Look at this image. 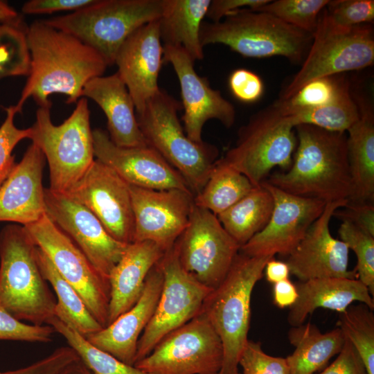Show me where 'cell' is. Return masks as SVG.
<instances>
[{"label":"cell","mask_w":374,"mask_h":374,"mask_svg":"<svg viewBox=\"0 0 374 374\" xmlns=\"http://www.w3.org/2000/svg\"><path fill=\"white\" fill-rule=\"evenodd\" d=\"M359 116L346 131L347 153L353 183L348 202L374 203V111L371 103L354 93Z\"/></svg>","instance_id":"obj_28"},{"label":"cell","mask_w":374,"mask_h":374,"mask_svg":"<svg viewBox=\"0 0 374 374\" xmlns=\"http://www.w3.org/2000/svg\"><path fill=\"white\" fill-rule=\"evenodd\" d=\"M37 246L24 226L0 232V306L17 319L43 326L55 317L56 300L40 271Z\"/></svg>","instance_id":"obj_3"},{"label":"cell","mask_w":374,"mask_h":374,"mask_svg":"<svg viewBox=\"0 0 374 374\" xmlns=\"http://www.w3.org/2000/svg\"><path fill=\"white\" fill-rule=\"evenodd\" d=\"M95 1L96 0H30L24 3L21 11L27 15L51 14L69 10L75 12Z\"/></svg>","instance_id":"obj_49"},{"label":"cell","mask_w":374,"mask_h":374,"mask_svg":"<svg viewBox=\"0 0 374 374\" xmlns=\"http://www.w3.org/2000/svg\"><path fill=\"white\" fill-rule=\"evenodd\" d=\"M266 278L271 283H276L289 278L290 274V268L285 262L270 258L266 263Z\"/></svg>","instance_id":"obj_52"},{"label":"cell","mask_w":374,"mask_h":374,"mask_svg":"<svg viewBox=\"0 0 374 374\" xmlns=\"http://www.w3.org/2000/svg\"><path fill=\"white\" fill-rule=\"evenodd\" d=\"M79 361L70 346L56 348L47 357L21 368L0 372V374H65Z\"/></svg>","instance_id":"obj_45"},{"label":"cell","mask_w":374,"mask_h":374,"mask_svg":"<svg viewBox=\"0 0 374 374\" xmlns=\"http://www.w3.org/2000/svg\"><path fill=\"white\" fill-rule=\"evenodd\" d=\"M347 200L326 203L321 215L313 222L296 247L287 256L290 273L305 281L321 278H355L348 270L349 249L330 233V222L335 211Z\"/></svg>","instance_id":"obj_20"},{"label":"cell","mask_w":374,"mask_h":374,"mask_svg":"<svg viewBox=\"0 0 374 374\" xmlns=\"http://www.w3.org/2000/svg\"><path fill=\"white\" fill-rule=\"evenodd\" d=\"M164 253L163 249L150 241L132 242L127 244L109 276L107 325L137 302L148 274Z\"/></svg>","instance_id":"obj_26"},{"label":"cell","mask_w":374,"mask_h":374,"mask_svg":"<svg viewBox=\"0 0 374 374\" xmlns=\"http://www.w3.org/2000/svg\"><path fill=\"white\" fill-rule=\"evenodd\" d=\"M222 362L221 339L201 312L134 366L146 374H217Z\"/></svg>","instance_id":"obj_11"},{"label":"cell","mask_w":374,"mask_h":374,"mask_svg":"<svg viewBox=\"0 0 374 374\" xmlns=\"http://www.w3.org/2000/svg\"><path fill=\"white\" fill-rule=\"evenodd\" d=\"M273 206L271 194L261 184L217 217L241 247L266 226Z\"/></svg>","instance_id":"obj_32"},{"label":"cell","mask_w":374,"mask_h":374,"mask_svg":"<svg viewBox=\"0 0 374 374\" xmlns=\"http://www.w3.org/2000/svg\"><path fill=\"white\" fill-rule=\"evenodd\" d=\"M290 168L270 174L268 184L292 195L326 203L348 200L353 183L346 132L301 124Z\"/></svg>","instance_id":"obj_2"},{"label":"cell","mask_w":374,"mask_h":374,"mask_svg":"<svg viewBox=\"0 0 374 374\" xmlns=\"http://www.w3.org/2000/svg\"><path fill=\"white\" fill-rule=\"evenodd\" d=\"M51 105L39 107L29 139L44 155L50 172V187L65 193L87 172L94 159L93 134L87 100L80 98L62 124L51 118Z\"/></svg>","instance_id":"obj_8"},{"label":"cell","mask_w":374,"mask_h":374,"mask_svg":"<svg viewBox=\"0 0 374 374\" xmlns=\"http://www.w3.org/2000/svg\"><path fill=\"white\" fill-rule=\"evenodd\" d=\"M211 0H163L159 19L163 45L184 48L194 60L204 58L200 28Z\"/></svg>","instance_id":"obj_29"},{"label":"cell","mask_w":374,"mask_h":374,"mask_svg":"<svg viewBox=\"0 0 374 374\" xmlns=\"http://www.w3.org/2000/svg\"><path fill=\"white\" fill-rule=\"evenodd\" d=\"M333 215L374 236V203L347 202L344 206L337 209Z\"/></svg>","instance_id":"obj_48"},{"label":"cell","mask_w":374,"mask_h":374,"mask_svg":"<svg viewBox=\"0 0 374 374\" xmlns=\"http://www.w3.org/2000/svg\"><path fill=\"white\" fill-rule=\"evenodd\" d=\"M285 115L290 117L294 127L305 124L332 132H346L359 118V111L350 82L345 79L336 97L329 103Z\"/></svg>","instance_id":"obj_34"},{"label":"cell","mask_w":374,"mask_h":374,"mask_svg":"<svg viewBox=\"0 0 374 374\" xmlns=\"http://www.w3.org/2000/svg\"><path fill=\"white\" fill-rule=\"evenodd\" d=\"M200 42L204 47L220 44L251 58L282 56L301 62L309 50L312 35L267 12L238 10L218 22L203 21Z\"/></svg>","instance_id":"obj_6"},{"label":"cell","mask_w":374,"mask_h":374,"mask_svg":"<svg viewBox=\"0 0 374 374\" xmlns=\"http://www.w3.org/2000/svg\"><path fill=\"white\" fill-rule=\"evenodd\" d=\"M30 62L26 28L21 20L0 24V80L28 75Z\"/></svg>","instance_id":"obj_37"},{"label":"cell","mask_w":374,"mask_h":374,"mask_svg":"<svg viewBox=\"0 0 374 374\" xmlns=\"http://www.w3.org/2000/svg\"><path fill=\"white\" fill-rule=\"evenodd\" d=\"M45 161L41 150L31 143L0 187V222L25 226L46 214L42 184Z\"/></svg>","instance_id":"obj_23"},{"label":"cell","mask_w":374,"mask_h":374,"mask_svg":"<svg viewBox=\"0 0 374 374\" xmlns=\"http://www.w3.org/2000/svg\"><path fill=\"white\" fill-rule=\"evenodd\" d=\"M65 374H93L80 360Z\"/></svg>","instance_id":"obj_54"},{"label":"cell","mask_w":374,"mask_h":374,"mask_svg":"<svg viewBox=\"0 0 374 374\" xmlns=\"http://www.w3.org/2000/svg\"><path fill=\"white\" fill-rule=\"evenodd\" d=\"M253 187L246 176L218 159L203 188L195 195L194 204L217 216L247 195Z\"/></svg>","instance_id":"obj_33"},{"label":"cell","mask_w":374,"mask_h":374,"mask_svg":"<svg viewBox=\"0 0 374 374\" xmlns=\"http://www.w3.org/2000/svg\"><path fill=\"white\" fill-rule=\"evenodd\" d=\"M338 328L361 357L368 374H374V313L364 303L351 304L339 313Z\"/></svg>","instance_id":"obj_36"},{"label":"cell","mask_w":374,"mask_h":374,"mask_svg":"<svg viewBox=\"0 0 374 374\" xmlns=\"http://www.w3.org/2000/svg\"><path fill=\"white\" fill-rule=\"evenodd\" d=\"M30 69L17 113L33 98L39 107L52 105L53 93L67 96L66 103H76L85 84L103 75L108 64L93 48L75 37L35 21L26 28Z\"/></svg>","instance_id":"obj_1"},{"label":"cell","mask_w":374,"mask_h":374,"mask_svg":"<svg viewBox=\"0 0 374 374\" xmlns=\"http://www.w3.org/2000/svg\"><path fill=\"white\" fill-rule=\"evenodd\" d=\"M82 97L92 99L103 111L108 135L115 145L123 148L148 145L137 122L132 98L117 72L89 80Z\"/></svg>","instance_id":"obj_25"},{"label":"cell","mask_w":374,"mask_h":374,"mask_svg":"<svg viewBox=\"0 0 374 374\" xmlns=\"http://www.w3.org/2000/svg\"><path fill=\"white\" fill-rule=\"evenodd\" d=\"M339 238L357 257L354 271L374 295V236L353 224L342 221L338 229Z\"/></svg>","instance_id":"obj_40"},{"label":"cell","mask_w":374,"mask_h":374,"mask_svg":"<svg viewBox=\"0 0 374 374\" xmlns=\"http://www.w3.org/2000/svg\"><path fill=\"white\" fill-rule=\"evenodd\" d=\"M233 374H240V373H239L238 371V372H236V373H235Z\"/></svg>","instance_id":"obj_55"},{"label":"cell","mask_w":374,"mask_h":374,"mask_svg":"<svg viewBox=\"0 0 374 374\" xmlns=\"http://www.w3.org/2000/svg\"><path fill=\"white\" fill-rule=\"evenodd\" d=\"M288 339L295 347L286 358L291 374H313L338 354L344 343L338 327L323 333L310 322L292 327Z\"/></svg>","instance_id":"obj_30"},{"label":"cell","mask_w":374,"mask_h":374,"mask_svg":"<svg viewBox=\"0 0 374 374\" xmlns=\"http://www.w3.org/2000/svg\"><path fill=\"white\" fill-rule=\"evenodd\" d=\"M217 374H221L220 373H218Z\"/></svg>","instance_id":"obj_56"},{"label":"cell","mask_w":374,"mask_h":374,"mask_svg":"<svg viewBox=\"0 0 374 374\" xmlns=\"http://www.w3.org/2000/svg\"><path fill=\"white\" fill-rule=\"evenodd\" d=\"M181 108L178 100L159 89L136 112V119L146 143L180 173L196 195L206 183L219 151L214 145L193 141L186 135L178 117Z\"/></svg>","instance_id":"obj_4"},{"label":"cell","mask_w":374,"mask_h":374,"mask_svg":"<svg viewBox=\"0 0 374 374\" xmlns=\"http://www.w3.org/2000/svg\"><path fill=\"white\" fill-rule=\"evenodd\" d=\"M325 10L334 23L342 26L373 24L374 21L373 0L329 1Z\"/></svg>","instance_id":"obj_42"},{"label":"cell","mask_w":374,"mask_h":374,"mask_svg":"<svg viewBox=\"0 0 374 374\" xmlns=\"http://www.w3.org/2000/svg\"><path fill=\"white\" fill-rule=\"evenodd\" d=\"M159 19L132 33L118 49L114 64L135 105L141 111L159 90L158 78L163 63Z\"/></svg>","instance_id":"obj_22"},{"label":"cell","mask_w":374,"mask_h":374,"mask_svg":"<svg viewBox=\"0 0 374 374\" xmlns=\"http://www.w3.org/2000/svg\"><path fill=\"white\" fill-rule=\"evenodd\" d=\"M174 247L181 267L211 290L224 280L240 249L216 215L195 205Z\"/></svg>","instance_id":"obj_14"},{"label":"cell","mask_w":374,"mask_h":374,"mask_svg":"<svg viewBox=\"0 0 374 374\" xmlns=\"http://www.w3.org/2000/svg\"><path fill=\"white\" fill-rule=\"evenodd\" d=\"M271 258L251 257L239 252L224 280L204 301L201 312L223 346L221 374L238 372L241 353L249 339L252 291Z\"/></svg>","instance_id":"obj_5"},{"label":"cell","mask_w":374,"mask_h":374,"mask_svg":"<svg viewBox=\"0 0 374 374\" xmlns=\"http://www.w3.org/2000/svg\"><path fill=\"white\" fill-rule=\"evenodd\" d=\"M319 374H368L358 352L344 336V343L336 359Z\"/></svg>","instance_id":"obj_47"},{"label":"cell","mask_w":374,"mask_h":374,"mask_svg":"<svg viewBox=\"0 0 374 374\" xmlns=\"http://www.w3.org/2000/svg\"><path fill=\"white\" fill-rule=\"evenodd\" d=\"M36 256L43 277L57 296L55 317L84 337L100 330L103 326L91 314L78 292L58 273L37 247Z\"/></svg>","instance_id":"obj_31"},{"label":"cell","mask_w":374,"mask_h":374,"mask_svg":"<svg viewBox=\"0 0 374 374\" xmlns=\"http://www.w3.org/2000/svg\"><path fill=\"white\" fill-rule=\"evenodd\" d=\"M159 265L163 276L162 288L152 317L139 339L135 363L149 355L167 335L199 314L213 290L181 267L174 245Z\"/></svg>","instance_id":"obj_13"},{"label":"cell","mask_w":374,"mask_h":374,"mask_svg":"<svg viewBox=\"0 0 374 374\" xmlns=\"http://www.w3.org/2000/svg\"><path fill=\"white\" fill-rule=\"evenodd\" d=\"M46 214L80 249L105 279L128 244L114 239L85 206L66 194L44 188Z\"/></svg>","instance_id":"obj_17"},{"label":"cell","mask_w":374,"mask_h":374,"mask_svg":"<svg viewBox=\"0 0 374 374\" xmlns=\"http://www.w3.org/2000/svg\"><path fill=\"white\" fill-rule=\"evenodd\" d=\"M274 201L266 226L240 249L251 257L287 256L296 247L313 222L322 213L326 202L290 194L267 181L262 183Z\"/></svg>","instance_id":"obj_16"},{"label":"cell","mask_w":374,"mask_h":374,"mask_svg":"<svg viewBox=\"0 0 374 374\" xmlns=\"http://www.w3.org/2000/svg\"><path fill=\"white\" fill-rule=\"evenodd\" d=\"M229 87L233 96L244 103L258 101L264 92V84L260 77L244 68L236 69L231 72Z\"/></svg>","instance_id":"obj_46"},{"label":"cell","mask_w":374,"mask_h":374,"mask_svg":"<svg viewBox=\"0 0 374 374\" xmlns=\"http://www.w3.org/2000/svg\"><path fill=\"white\" fill-rule=\"evenodd\" d=\"M55 330L49 325H29L17 319L0 306V340L48 343Z\"/></svg>","instance_id":"obj_44"},{"label":"cell","mask_w":374,"mask_h":374,"mask_svg":"<svg viewBox=\"0 0 374 374\" xmlns=\"http://www.w3.org/2000/svg\"><path fill=\"white\" fill-rule=\"evenodd\" d=\"M134 214L133 242L150 241L165 252L186 228L194 194L181 189L152 190L130 185Z\"/></svg>","instance_id":"obj_18"},{"label":"cell","mask_w":374,"mask_h":374,"mask_svg":"<svg viewBox=\"0 0 374 374\" xmlns=\"http://www.w3.org/2000/svg\"><path fill=\"white\" fill-rule=\"evenodd\" d=\"M295 285L298 299L287 314L292 327L304 323L308 316L319 308L341 313L354 302H358L374 310L373 296L368 287L356 278H313L299 281Z\"/></svg>","instance_id":"obj_27"},{"label":"cell","mask_w":374,"mask_h":374,"mask_svg":"<svg viewBox=\"0 0 374 374\" xmlns=\"http://www.w3.org/2000/svg\"><path fill=\"white\" fill-rule=\"evenodd\" d=\"M238 365L242 374H291L286 358L266 354L260 342L248 339L241 353Z\"/></svg>","instance_id":"obj_43"},{"label":"cell","mask_w":374,"mask_h":374,"mask_svg":"<svg viewBox=\"0 0 374 374\" xmlns=\"http://www.w3.org/2000/svg\"><path fill=\"white\" fill-rule=\"evenodd\" d=\"M274 302L280 308H290L298 299V292L294 283L289 278L276 283L273 288Z\"/></svg>","instance_id":"obj_51"},{"label":"cell","mask_w":374,"mask_h":374,"mask_svg":"<svg viewBox=\"0 0 374 374\" xmlns=\"http://www.w3.org/2000/svg\"><path fill=\"white\" fill-rule=\"evenodd\" d=\"M339 74L314 80L287 99H278L274 103L284 114L323 106L337 96L346 78Z\"/></svg>","instance_id":"obj_39"},{"label":"cell","mask_w":374,"mask_h":374,"mask_svg":"<svg viewBox=\"0 0 374 374\" xmlns=\"http://www.w3.org/2000/svg\"><path fill=\"white\" fill-rule=\"evenodd\" d=\"M17 12L6 2L0 1V24L13 23L20 21Z\"/></svg>","instance_id":"obj_53"},{"label":"cell","mask_w":374,"mask_h":374,"mask_svg":"<svg viewBox=\"0 0 374 374\" xmlns=\"http://www.w3.org/2000/svg\"><path fill=\"white\" fill-rule=\"evenodd\" d=\"M269 0H213L211 1L206 17L211 22H218L229 15L242 10H254Z\"/></svg>","instance_id":"obj_50"},{"label":"cell","mask_w":374,"mask_h":374,"mask_svg":"<svg viewBox=\"0 0 374 374\" xmlns=\"http://www.w3.org/2000/svg\"><path fill=\"white\" fill-rule=\"evenodd\" d=\"M328 3V0H269L254 11L270 14L313 35L319 15Z\"/></svg>","instance_id":"obj_38"},{"label":"cell","mask_w":374,"mask_h":374,"mask_svg":"<svg viewBox=\"0 0 374 374\" xmlns=\"http://www.w3.org/2000/svg\"><path fill=\"white\" fill-rule=\"evenodd\" d=\"M163 62L170 63L179 80L184 131L193 141L202 142L203 127L208 120L216 119L226 127L233 125L235 110L233 104L208 80L195 70V61L179 46L163 45Z\"/></svg>","instance_id":"obj_19"},{"label":"cell","mask_w":374,"mask_h":374,"mask_svg":"<svg viewBox=\"0 0 374 374\" xmlns=\"http://www.w3.org/2000/svg\"><path fill=\"white\" fill-rule=\"evenodd\" d=\"M24 228L58 273L78 292L98 323L103 328L107 326L109 280L99 274L80 249L46 214Z\"/></svg>","instance_id":"obj_12"},{"label":"cell","mask_w":374,"mask_h":374,"mask_svg":"<svg viewBox=\"0 0 374 374\" xmlns=\"http://www.w3.org/2000/svg\"><path fill=\"white\" fill-rule=\"evenodd\" d=\"M373 62V24L342 26L334 23L324 8L305 59L279 99L289 98L314 80L361 70Z\"/></svg>","instance_id":"obj_9"},{"label":"cell","mask_w":374,"mask_h":374,"mask_svg":"<svg viewBox=\"0 0 374 374\" xmlns=\"http://www.w3.org/2000/svg\"><path fill=\"white\" fill-rule=\"evenodd\" d=\"M47 325L52 326L66 340L69 346L93 374H146L136 366L128 365L96 347L55 317L51 318Z\"/></svg>","instance_id":"obj_35"},{"label":"cell","mask_w":374,"mask_h":374,"mask_svg":"<svg viewBox=\"0 0 374 374\" xmlns=\"http://www.w3.org/2000/svg\"><path fill=\"white\" fill-rule=\"evenodd\" d=\"M296 145L290 117L274 103L253 114L240 127L235 145L221 159L257 186L274 168L284 171L290 168Z\"/></svg>","instance_id":"obj_10"},{"label":"cell","mask_w":374,"mask_h":374,"mask_svg":"<svg viewBox=\"0 0 374 374\" xmlns=\"http://www.w3.org/2000/svg\"><path fill=\"white\" fill-rule=\"evenodd\" d=\"M94 157L130 185L152 190L181 189L192 192L185 179L153 148L115 145L101 129L92 131Z\"/></svg>","instance_id":"obj_21"},{"label":"cell","mask_w":374,"mask_h":374,"mask_svg":"<svg viewBox=\"0 0 374 374\" xmlns=\"http://www.w3.org/2000/svg\"><path fill=\"white\" fill-rule=\"evenodd\" d=\"M88 208L116 240L133 242L134 214L130 184L110 167L95 159L66 193Z\"/></svg>","instance_id":"obj_15"},{"label":"cell","mask_w":374,"mask_h":374,"mask_svg":"<svg viewBox=\"0 0 374 374\" xmlns=\"http://www.w3.org/2000/svg\"><path fill=\"white\" fill-rule=\"evenodd\" d=\"M163 0H96L70 14L42 20L96 51L108 66L126 39L161 17Z\"/></svg>","instance_id":"obj_7"},{"label":"cell","mask_w":374,"mask_h":374,"mask_svg":"<svg viewBox=\"0 0 374 374\" xmlns=\"http://www.w3.org/2000/svg\"><path fill=\"white\" fill-rule=\"evenodd\" d=\"M163 280L158 262L148 274L137 302L113 322L85 338L96 347L134 366L139 339L154 312Z\"/></svg>","instance_id":"obj_24"},{"label":"cell","mask_w":374,"mask_h":374,"mask_svg":"<svg viewBox=\"0 0 374 374\" xmlns=\"http://www.w3.org/2000/svg\"><path fill=\"white\" fill-rule=\"evenodd\" d=\"M4 110L6 117L0 126V187L16 164L12 151L21 141L30 136V127L19 129L15 125V105L4 107Z\"/></svg>","instance_id":"obj_41"}]
</instances>
